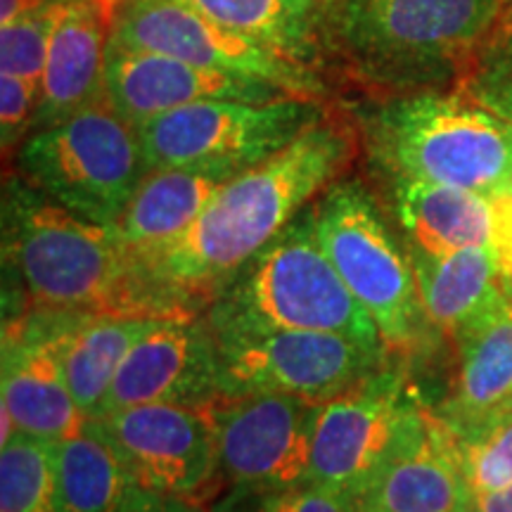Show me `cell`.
<instances>
[{"label":"cell","mask_w":512,"mask_h":512,"mask_svg":"<svg viewBox=\"0 0 512 512\" xmlns=\"http://www.w3.org/2000/svg\"><path fill=\"white\" fill-rule=\"evenodd\" d=\"M356 155V133L330 114L252 169L233 176L178 238L138 252L178 316L202 304L306 207L339 181Z\"/></svg>","instance_id":"cell-1"},{"label":"cell","mask_w":512,"mask_h":512,"mask_svg":"<svg viewBox=\"0 0 512 512\" xmlns=\"http://www.w3.org/2000/svg\"><path fill=\"white\" fill-rule=\"evenodd\" d=\"M5 252L34 311L72 316H178L117 226L72 214L29 183L5 195Z\"/></svg>","instance_id":"cell-2"},{"label":"cell","mask_w":512,"mask_h":512,"mask_svg":"<svg viewBox=\"0 0 512 512\" xmlns=\"http://www.w3.org/2000/svg\"><path fill=\"white\" fill-rule=\"evenodd\" d=\"M503 12L505 0H323V55L368 86L411 88L465 72Z\"/></svg>","instance_id":"cell-3"},{"label":"cell","mask_w":512,"mask_h":512,"mask_svg":"<svg viewBox=\"0 0 512 512\" xmlns=\"http://www.w3.org/2000/svg\"><path fill=\"white\" fill-rule=\"evenodd\" d=\"M211 332L245 328L332 332L387 351L375 320L344 285L320 245L313 209L252 256L209 302Z\"/></svg>","instance_id":"cell-4"},{"label":"cell","mask_w":512,"mask_h":512,"mask_svg":"<svg viewBox=\"0 0 512 512\" xmlns=\"http://www.w3.org/2000/svg\"><path fill=\"white\" fill-rule=\"evenodd\" d=\"M368 152L387 174L498 195L512 183V124L470 95L420 91L363 119Z\"/></svg>","instance_id":"cell-5"},{"label":"cell","mask_w":512,"mask_h":512,"mask_svg":"<svg viewBox=\"0 0 512 512\" xmlns=\"http://www.w3.org/2000/svg\"><path fill=\"white\" fill-rule=\"evenodd\" d=\"M17 169L48 200L100 226H117L147 174L136 126L110 102L31 133Z\"/></svg>","instance_id":"cell-6"},{"label":"cell","mask_w":512,"mask_h":512,"mask_svg":"<svg viewBox=\"0 0 512 512\" xmlns=\"http://www.w3.org/2000/svg\"><path fill=\"white\" fill-rule=\"evenodd\" d=\"M311 209L320 245L375 320L387 351L411 349L425 318L413 261L396 245L366 185L332 183Z\"/></svg>","instance_id":"cell-7"},{"label":"cell","mask_w":512,"mask_h":512,"mask_svg":"<svg viewBox=\"0 0 512 512\" xmlns=\"http://www.w3.org/2000/svg\"><path fill=\"white\" fill-rule=\"evenodd\" d=\"M328 117L318 98L204 100L138 126L147 171L202 166L242 174Z\"/></svg>","instance_id":"cell-8"},{"label":"cell","mask_w":512,"mask_h":512,"mask_svg":"<svg viewBox=\"0 0 512 512\" xmlns=\"http://www.w3.org/2000/svg\"><path fill=\"white\" fill-rule=\"evenodd\" d=\"M221 394H290L325 403L387 366V351L316 330L245 328L214 332Z\"/></svg>","instance_id":"cell-9"},{"label":"cell","mask_w":512,"mask_h":512,"mask_svg":"<svg viewBox=\"0 0 512 512\" xmlns=\"http://www.w3.org/2000/svg\"><path fill=\"white\" fill-rule=\"evenodd\" d=\"M320 403L290 394L219 396L207 411L216 432V475L233 489L230 505L280 494L309 475Z\"/></svg>","instance_id":"cell-10"},{"label":"cell","mask_w":512,"mask_h":512,"mask_svg":"<svg viewBox=\"0 0 512 512\" xmlns=\"http://www.w3.org/2000/svg\"><path fill=\"white\" fill-rule=\"evenodd\" d=\"M413 406L403 394V375L389 363L320 403L306 484L328 489L356 508L394 451Z\"/></svg>","instance_id":"cell-11"},{"label":"cell","mask_w":512,"mask_h":512,"mask_svg":"<svg viewBox=\"0 0 512 512\" xmlns=\"http://www.w3.org/2000/svg\"><path fill=\"white\" fill-rule=\"evenodd\" d=\"M112 38L197 67L259 76L302 98L323 93V83L313 69L299 67L252 38L221 27L181 0H126Z\"/></svg>","instance_id":"cell-12"},{"label":"cell","mask_w":512,"mask_h":512,"mask_svg":"<svg viewBox=\"0 0 512 512\" xmlns=\"http://www.w3.org/2000/svg\"><path fill=\"white\" fill-rule=\"evenodd\" d=\"M76 316L36 311L3 335V441L15 432L46 441L74 437L88 418L62 366V337Z\"/></svg>","instance_id":"cell-13"},{"label":"cell","mask_w":512,"mask_h":512,"mask_svg":"<svg viewBox=\"0 0 512 512\" xmlns=\"http://www.w3.org/2000/svg\"><path fill=\"white\" fill-rule=\"evenodd\" d=\"M140 484L190 498L216 477V432L204 408L143 403L102 418Z\"/></svg>","instance_id":"cell-14"},{"label":"cell","mask_w":512,"mask_h":512,"mask_svg":"<svg viewBox=\"0 0 512 512\" xmlns=\"http://www.w3.org/2000/svg\"><path fill=\"white\" fill-rule=\"evenodd\" d=\"M105 91L112 110L136 128L159 114L192 105V102H273L292 95L278 83L259 79V76L197 67V64L152 53V50L124 46L114 38L107 50Z\"/></svg>","instance_id":"cell-15"},{"label":"cell","mask_w":512,"mask_h":512,"mask_svg":"<svg viewBox=\"0 0 512 512\" xmlns=\"http://www.w3.org/2000/svg\"><path fill=\"white\" fill-rule=\"evenodd\" d=\"M219 396V347L207 320L164 318L126 356L98 420L143 403L204 408Z\"/></svg>","instance_id":"cell-16"},{"label":"cell","mask_w":512,"mask_h":512,"mask_svg":"<svg viewBox=\"0 0 512 512\" xmlns=\"http://www.w3.org/2000/svg\"><path fill=\"white\" fill-rule=\"evenodd\" d=\"M472 491L460 467L456 437L441 418L413 406L394 451L356 512H470Z\"/></svg>","instance_id":"cell-17"},{"label":"cell","mask_w":512,"mask_h":512,"mask_svg":"<svg viewBox=\"0 0 512 512\" xmlns=\"http://www.w3.org/2000/svg\"><path fill=\"white\" fill-rule=\"evenodd\" d=\"M124 3L126 0H64L50 41L31 133L107 102V50Z\"/></svg>","instance_id":"cell-18"},{"label":"cell","mask_w":512,"mask_h":512,"mask_svg":"<svg viewBox=\"0 0 512 512\" xmlns=\"http://www.w3.org/2000/svg\"><path fill=\"white\" fill-rule=\"evenodd\" d=\"M458 375L444 413L453 434H467L512 408V292H503L456 335Z\"/></svg>","instance_id":"cell-19"},{"label":"cell","mask_w":512,"mask_h":512,"mask_svg":"<svg viewBox=\"0 0 512 512\" xmlns=\"http://www.w3.org/2000/svg\"><path fill=\"white\" fill-rule=\"evenodd\" d=\"M55 470L60 512H143L164 498L140 484L102 420L57 441Z\"/></svg>","instance_id":"cell-20"},{"label":"cell","mask_w":512,"mask_h":512,"mask_svg":"<svg viewBox=\"0 0 512 512\" xmlns=\"http://www.w3.org/2000/svg\"><path fill=\"white\" fill-rule=\"evenodd\" d=\"M394 202L415 252L444 256L465 247H494L496 207L491 195L394 178Z\"/></svg>","instance_id":"cell-21"},{"label":"cell","mask_w":512,"mask_h":512,"mask_svg":"<svg viewBox=\"0 0 512 512\" xmlns=\"http://www.w3.org/2000/svg\"><path fill=\"white\" fill-rule=\"evenodd\" d=\"M230 174L202 166H169L147 171L117 223L121 238L136 252L162 247L192 226Z\"/></svg>","instance_id":"cell-22"},{"label":"cell","mask_w":512,"mask_h":512,"mask_svg":"<svg viewBox=\"0 0 512 512\" xmlns=\"http://www.w3.org/2000/svg\"><path fill=\"white\" fill-rule=\"evenodd\" d=\"M164 318L76 316L62 337V366L76 406L98 420L126 356Z\"/></svg>","instance_id":"cell-23"},{"label":"cell","mask_w":512,"mask_h":512,"mask_svg":"<svg viewBox=\"0 0 512 512\" xmlns=\"http://www.w3.org/2000/svg\"><path fill=\"white\" fill-rule=\"evenodd\" d=\"M411 261L425 318L451 337L503 292L494 247H465L444 256L413 252Z\"/></svg>","instance_id":"cell-24"},{"label":"cell","mask_w":512,"mask_h":512,"mask_svg":"<svg viewBox=\"0 0 512 512\" xmlns=\"http://www.w3.org/2000/svg\"><path fill=\"white\" fill-rule=\"evenodd\" d=\"M204 17L242 34L299 67L323 60L320 8L323 0H181Z\"/></svg>","instance_id":"cell-25"},{"label":"cell","mask_w":512,"mask_h":512,"mask_svg":"<svg viewBox=\"0 0 512 512\" xmlns=\"http://www.w3.org/2000/svg\"><path fill=\"white\" fill-rule=\"evenodd\" d=\"M55 448L22 432L0 444V512H60Z\"/></svg>","instance_id":"cell-26"},{"label":"cell","mask_w":512,"mask_h":512,"mask_svg":"<svg viewBox=\"0 0 512 512\" xmlns=\"http://www.w3.org/2000/svg\"><path fill=\"white\" fill-rule=\"evenodd\" d=\"M453 437L472 496L512 484V408L479 430Z\"/></svg>","instance_id":"cell-27"},{"label":"cell","mask_w":512,"mask_h":512,"mask_svg":"<svg viewBox=\"0 0 512 512\" xmlns=\"http://www.w3.org/2000/svg\"><path fill=\"white\" fill-rule=\"evenodd\" d=\"M64 0H53L46 8L19 17L0 27V74L38 83L46 72L50 41Z\"/></svg>","instance_id":"cell-28"},{"label":"cell","mask_w":512,"mask_h":512,"mask_svg":"<svg viewBox=\"0 0 512 512\" xmlns=\"http://www.w3.org/2000/svg\"><path fill=\"white\" fill-rule=\"evenodd\" d=\"M460 91L512 124V22L498 24L472 55Z\"/></svg>","instance_id":"cell-29"},{"label":"cell","mask_w":512,"mask_h":512,"mask_svg":"<svg viewBox=\"0 0 512 512\" xmlns=\"http://www.w3.org/2000/svg\"><path fill=\"white\" fill-rule=\"evenodd\" d=\"M41 86L0 74V133H3V152L10 155L29 138L34 126Z\"/></svg>","instance_id":"cell-30"},{"label":"cell","mask_w":512,"mask_h":512,"mask_svg":"<svg viewBox=\"0 0 512 512\" xmlns=\"http://www.w3.org/2000/svg\"><path fill=\"white\" fill-rule=\"evenodd\" d=\"M254 512H356V508L342 496L304 482L264 498Z\"/></svg>","instance_id":"cell-31"},{"label":"cell","mask_w":512,"mask_h":512,"mask_svg":"<svg viewBox=\"0 0 512 512\" xmlns=\"http://www.w3.org/2000/svg\"><path fill=\"white\" fill-rule=\"evenodd\" d=\"M470 512H512V484L489 494L472 496Z\"/></svg>","instance_id":"cell-32"},{"label":"cell","mask_w":512,"mask_h":512,"mask_svg":"<svg viewBox=\"0 0 512 512\" xmlns=\"http://www.w3.org/2000/svg\"><path fill=\"white\" fill-rule=\"evenodd\" d=\"M53 0H0V27L15 22L19 17H27L31 12L46 8Z\"/></svg>","instance_id":"cell-33"},{"label":"cell","mask_w":512,"mask_h":512,"mask_svg":"<svg viewBox=\"0 0 512 512\" xmlns=\"http://www.w3.org/2000/svg\"><path fill=\"white\" fill-rule=\"evenodd\" d=\"M185 501H188V498L164 496V498H159V501L152 505V508H147L143 512H195Z\"/></svg>","instance_id":"cell-34"},{"label":"cell","mask_w":512,"mask_h":512,"mask_svg":"<svg viewBox=\"0 0 512 512\" xmlns=\"http://www.w3.org/2000/svg\"><path fill=\"white\" fill-rule=\"evenodd\" d=\"M503 195H505V197H508V202L512 204V183L508 185V188H505V190H503Z\"/></svg>","instance_id":"cell-35"},{"label":"cell","mask_w":512,"mask_h":512,"mask_svg":"<svg viewBox=\"0 0 512 512\" xmlns=\"http://www.w3.org/2000/svg\"><path fill=\"white\" fill-rule=\"evenodd\" d=\"M508 5L512 8V0H505V8H508Z\"/></svg>","instance_id":"cell-36"}]
</instances>
